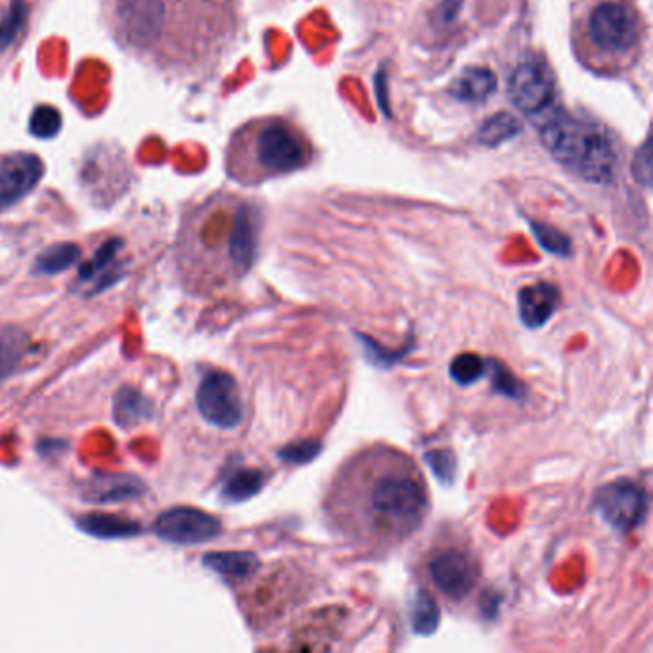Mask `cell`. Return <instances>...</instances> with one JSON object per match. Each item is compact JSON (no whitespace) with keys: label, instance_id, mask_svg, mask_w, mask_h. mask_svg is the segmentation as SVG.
I'll return each instance as SVG.
<instances>
[{"label":"cell","instance_id":"11","mask_svg":"<svg viewBox=\"0 0 653 653\" xmlns=\"http://www.w3.org/2000/svg\"><path fill=\"white\" fill-rule=\"evenodd\" d=\"M45 175V163L37 154L18 152L0 161V209H8L33 192Z\"/></svg>","mask_w":653,"mask_h":653},{"label":"cell","instance_id":"17","mask_svg":"<svg viewBox=\"0 0 653 653\" xmlns=\"http://www.w3.org/2000/svg\"><path fill=\"white\" fill-rule=\"evenodd\" d=\"M267 481V475L259 470H238L226 481L223 496L230 502H242L257 495Z\"/></svg>","mask_w":653,"mask_h":653},{"label":"cell","instance_id":"16","mask_svg":"<svg viewBox=\"0 0 653 653\" xmlns=\"http://www.w3.org/2000/svg\"><path fill=\"white\" fill-rule=\"evenodd\" d=\"M203 562L226 579H234V581L248 579L251 575H255L261 565L257 556L249 552H211L203 558Z\"/></svg>","mask_w":653,"mask_h":653},{"label":"cell","instance_id":"29","mask_svg":"<svg viewBox=\"0 0 653 653\" xmlns=\"http://www.w3.org/2000/svg\"><path fill=\"white\" fill-rule=\"evenodd\" d=\"M318 452H320V445L316 441H301V443H295L288 449H284L280 458L286 462H292V464H305L318 456Z\"/></svg>","mask_w":653,"mask_h":653},{"label":"cell","instance_id":"8","mask_svg":"<svg viewBox=\"0 0 653 653\" xmlns=\"http://www.w3.org/2000/svg\"><path fill=\"white\" fill-rule=\"evenodd\" d=\"M594 508L613 529L631 533L642 525L648 514V496L638 483L619 479L596 493Z\"/></svg>","mask_w":653,"mask_h":653},{"label":"cell","instance_id":"7","mask_svg":"<svg viewBox=\"0 0 653 653\" xmlns=\"http://www.w3.org/2000/svg\"><path fill=\"white\" fill-rule=\"evenodd\" d=\"M198 410L205 422L221 429L238 428L244 422V401L236 380L223 370H211L196 393Z\"/></svg>","mask_w":653,"mask_h":653},{"label":"cell","instance_id":"3","mask_svg":"<svg viewBox=\"0 0 653 653\" xmlns=\"http://www.w3.org/2000/svg\"><path fill=\"white\" fill-rule=\"evenodd\" d=\"M311 158V148L292 125L265 119L238 131L228 148V173L238 181H263L292 173Z\"/></svg>","mask_w":653,"mask_h":653},{"label":"cell","instance_id":"12","mask_svg":"<svg viewBox=\"0 0 653 653\" xmlns=\"http://www.w3.org/2000/svg\"><path fill=\"white\" fill-rule=\"evenodd\" d=\"M562 303V293L548 282H539L535 286L523 288L518 295L519 316L523 324L531 330L544 326Z\"/></svg>","mask_w":653,"mask_h":653},{"label":"cell","instance_id":"18","mask_svg":"<svg viewBox=\"0 0 653 653\" xmlns=\"http://www.w3.org/2000/svg\"><path fill=\"white\" fill-rule=\"evenodd\" d=\"M27 351V338L18 330H0V382L10 376Z\"/></svg>","mask_w":653,"mask_h":653},{"label":"cell","instance_id":"23","mask_svg":"<svg viewBox=\"0 0 653 653\" xmlns=\"http://www.w3.org/2000/svg\"><path fill=\"white\" fill-rule=\"evenodd\" d=\"M437 623H439L437 602L433 600V596L429 594L428 590H420L418 600L412 609L414 631L420 632V634H431L437 629Z\"/></svg>","mask_w":653,"mask_h":653},{"label":"cell","instance_id":"27","mask_svg":"<svg viewBox=\"0 0 653 653\" xmlns=\"http://www.w3.org/2000/svg\"><path fill=\"white\" fill-rule=\"evenodd\" d=\"M533 230L542 244V248L558 253V255H567L569 253V240L562 236V232L554 230L552 226L537 225L533 223Z\"/></svg>","mask_w":653,"mask_h":653},{"label":"cell","instance_id":"9","mask_svg":"<svg viewBox=\"0 0 653 653\" xmlns=\"http://www.w3.org/2000/svg\"><path fill=\"white\" fill-rule=\"evenodd\" d=\"M508 92L519 112L533 115L544 112L552 104L556 94V81L546 64L531 60L523 62L512 73Z\"/></svg>","mask_w":653,"mask_h":653},{"label":"cell","instance_id":"28","mask_svg":"<svg viewBox=\"0 0 653 653\" xmlns=\"http://www.w3.org/2000/svg\"><path fill=\"white\" fill-rule=\"evenodd\" d=\"M428 462L443 483H451L452 477H454V468H456L451 451L428 452Z\"/></svg>","mask_w":653,"mask_h":653},{"label":"cell","instance_id":"1","mask_svg":"<svg viewBox=\"0 0 653 653\" xmlns=\"http://www.w3.org/2000/svg\"><path fill=\"white\" fill-rule=\"evenodd\" d=\"M426 477L412 456L387 445L353 454L334 475L324 512L355 548L387 552L414 537L429 514Z\"/></svg>","mask_w":653,"mask_h":653},{"label":"cell","instance_id":"6","mask_svg":"<svg viewBox=\"0 0 653 653\" xmlns=\"http://www.w3.org/2000/svg\"><path fill=\"white\" fill-rule=\"evenodd\" d=\"M424 579L443 600L462 604L481 581V563L472 544L447 535L429 546L422 560Z\"/></svg>","mask_w":653,"mask_h":653},{"label":"cell","instance_id":"24","mask_svg":"<svg viewBox=\"0 0 653 653\" xmlns=\"http://www.w3.org/2000/svg\"><path fill=\"white\" fill-rule=\"evenodd\" d=\"M62 129V115L52 106H39L31 113L29 131L37 138H54Z\"/></svg>","mask_w":653,"mask_h":653},{"label":"cell","instance_id":"20","mask_svg":"<svg viewBox=\"0 0 653 653\" xmlns=\"http://www.w3.org/2000/svg\"><path fill=\"white\" fill-rule=\"evenodd\" d=\"M521 131L518 119L512 113H496L487 119L479 131V140L487 146H498L508 142Z\"/></svg>","mask_w":653,"mask_h":653},{"label":"cell","instance_id":"4","mask_svg":"<svg viewBox=\"0 0 653 653\" xmlns=\"http://www.w3.org/2000/svg\"><path fill=\"white\" fill-rule=\"evenodd\" d=\"M546 150L575 175L588 182H609L617 167V152L608 133L573 115H556L541 131Z\"/></svg>","mask_w":653,"mask_h":653},{"label":"cell","instance_id":"26","mask_svg":"<svg viewBox=\"0 0 653 653\" xmlns=\"http://www.w3.org/2000/svg\"><path fill=\"white\" fill-rule=\"evenodd\" d=\"M491 378H493V383H495V389L498 393L502 395H508L512 399H521L525 393H523V385L516 380V376L506 368L502 366L500 362H491Z\"/></svg>","mask_w":653,"mask_h":653},{"label":"cell","instance_id":"19","mask_svg":"<svg viewBox=\"0 0 653 653\" xmlns=\"http://www.w3.org/2000/svg\"><path fill=\"white\" fill-rule=\"evenodd\" d=\"M81 527L87 533H92L96 537H106V539L108 537H112V539L113 537H129V535H136L140 531V527L133 521L117 518V516H104V514L83 519Z\"/></svg>","mask_w":653,"mask_h":653},{"label":"cell","instance_id":"10","mask_svg":"<svg viewBox=\"0 0 653 653\" xmlns=\"http://www.w3.org/2000/svg\"><path fill=\"white\" fill-rule=\"evenodd\" d=\"M156 533L173 544H202L217 539L223 533V523L196 508H173L159 516Z\"/></svg>","mask_w":653,"mask_h":653},{"label":"cell","instance_id":"21","mask_svg":"<svg viewBox=\"0 0 653 653\" xmlns=\"http://www.w3.org/2000/svg\"><path fill=\"white\" fill-rule=\"evenodd\" d=\"M489 364L475 353H462L451 362V378L458 385L468 387L485 378Z\"/></svg>","mask_w":653,"mask_h":653},{"label":"cell","instance_id":"5","mask_svg":"<svg viewBox=\"0 0 653 653\" xmlns=\"http://www.w3.org/2000/svg\"><path fill=\"white\" fill-rule=\"evenodd\" d=\"M640 35V16L623 0L596 2L581 27V43L590 50L592 60L608 66L631 60L640 45Z\"/></svg>","mask_w":653,"mask_h":653},{"label":"cell","instance_id":"25","mask_svg":"<svg viewBox=\"0 0 653 653\" xmlns=\"http://www.w3.org/2000/svg\"><path fill=\"white\" fill-rule=\"evenodd\" d=\"M23 22H25V6L22 0H14L8 16L0 20V50H4L16 39Z\"/></svg>","mask_w":653,"mask_h":653},{"label":"cell","instance_id":"14","mask_svg":"<svg viewBox=\"0 0 653 653\" xmlns=\"http://www.w3.org/2000/svg\"><path fill=\"white\" fill-rule=\"evenodd\" d=\"M496 91V77L487 68H468L462 71L454 85L452 94L462 102H485Z\"/></svg>","mask_w":653,"mask_h":653},{"label":"cell","instance_id":"22","mask_svg":"<svg viewBox=\"0 0 653 653\" xmlns=\"http://www.w3.org/2000/svg\"><path fill=\"white\" fill-rule=\"evenodd\" d=\"M79 259V248L73 244H60L54 248L46 249L45 253L37 259L35 271L41 274H58L66 271Z\"/></svg>","mask_w":653,"mask_h":653},{"label":"cell","instance_id":"15","mask_svg":"<svg viewBox=\"0 0 653 653\" xmlns=\"http://www.w3.org/2000/svg\"><path fill=\"white\" fill-rule=\"evenodd\" d=\"M154 416V405L133 387H125L113 405V418L121 428H131Z\"/></svg>","mask_w":653,"mask_h":653},{"label":"cell","instance_id":"13","mask_svg":"<svg viewBox=\"0 0 653 653\" xmlns=\"http://www.w3.org/2000/svg\"><path fill=\"white\" fill-rule=\"evenodd\" d=\"M85 495L91 502H117L142 495V487L138 479L129 475H102L92 479Z\"/></svg>","mask_w":653,"mask_h":653},{"label":"cell","instance_id":"2","mask_svg":"<svg viewBox=\"0 0 653 653\" xmlns=\"http://www.w3.org/2000/svg\"><path fill=\"white\" fill-rule=\"evenodd\" d=\"M113 39L167 73L209 66L234 29L230 0H104Z\"/></svg>","mask_w":653,"mask_h":653}]
</instances>
